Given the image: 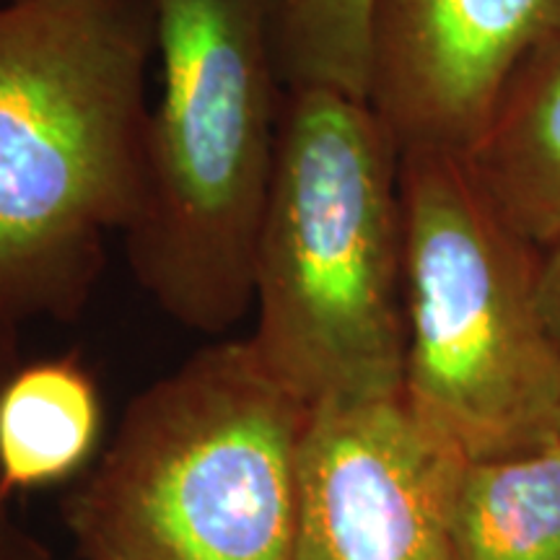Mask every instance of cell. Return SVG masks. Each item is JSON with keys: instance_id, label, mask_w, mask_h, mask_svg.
<instances>
[{"instance_id": "14", "label": "cell", "mask_w": 560, "mask_h": 560, "mask_svg": "<svg viewBox=\"0 0 560 560\" xmlns=\"http://www.w3.org/2000/svg\"><path fill=\"white\" fill-rule=\"evenodd\" d=\"M21 322L0 304V392L21 366Z\"/></svg>"}, {"instance_id": "13", "label": "cell", "mask_w": 560, "mask_h": 560, "mask_svg": "<svg viewBox=\"0 0 560 560\" xmlns=\"http://www.w3.org/2000/svg\"><path fill=\"white\" fill-rule=\"evenodd\" d=\"M540 301L545 317L560 340V242L540 257Z\"/></svg>"}, {"instance_id": "3", "label": "cell", "mask_w": 560, "mask_h": 560, "mask_svg": "<svg viewBox=\"0 0 560 560\" xmlns=\"http://www.w3.org/2000/svg\"><path fill=\"white\" fill-rule=\"evenodd\" d=\"M159 100L125 229L166 317L223 335L255 310V257L283 125L276 0H153Z\"/></svg>"}, {"instance_id": "11", "label": "cell", "mask_w": 560, "mask_h": 560, "mask_svg": "<svg viewBox=\"0 0 560 560\" xmlns=\"http://www.w3.org/2000/svg\"><path fill=\"white\" fill-rule=\"evenodd\" d=\"M374 0H276L285 89H332L366 100Z\"/></svg>"}, {"instance_id": "15", "label": "cell", "mask_w": 560, "mask_h": 560, "mask_svg": "<svg viewBox=\"0 0 560 560\" xmlns=\"http://www.w3.org/2000/svg\"><path fill=\"white\" fill-rule=\"evenodd\" d=\"M558 433H560V412H558Z\"/></svg>"}, {"instance_id": "2", "label": "cell", "mask_w": 560, "mask_h": 560, "mask_svg": "<svg viewBox=\"0 0 560 560\" xmlns=\"http://www.w3.org/2000/svg\"><path fill=\"white\" fill-rule=\"evenodd\" d=\"M255 314V353L312 408L402 395L400 151L366 100L285 94Z\"/></svg>"}, {"instance_id": "8", "label": "cell", "mask_w": 560, "mask_h": 560, "mask_svg": "<svg viewBox=\"0 0 560 560\" xmlns=\"http://www.w3.org/2000/svg\"><path fill=\"white\" fill-rule=\"evenodd\" d=\"M470 170L524 242L548 252L560 242V37L511 83Z\"/></svg>"}, {"instance_id": "9", "label": "cell", "mask_w": 560, "mask_h": 560, "mask_svg": "<svg viewBox=\"0 0 560 560\" xmlns=\"http://www.w3.org/2000/svg\"><path fill=\"white\" fill-rule=\"evenodd\" d=\"M102 436V395L79 355L16 369L0 392V486L13 495L83 470Z\"/></svg>"}, {"instance_id": "5", "label": "cell", "mask_w": 560, "mask_h": 560, "mask_svg": "<svg viewBox=\"0 0 560 560\" xmlns=\"http://www.w3.org/2000/svg\"><path fill=\"white\" fill-rule=\"evenodd\" d=\"M402 400L465 459L520 454L558 433L560 340L540 257L454 153L400 156Z\"/></svg>"}, {"instance_id": "12", "label": "cell", "mask_w": 560, "mask_h": 560, "mask_svg": "<svg viewBox=\"0 0 560 560\" xmlns=\"http://www.w3.org/2000/svg\"><path fill=\"white\" fill-rule=\"evenodd\" d=\"M0 560H52L47 545L11 511V493L0 486Z\"/></svg>"}, {"instance_id": "6", "label": "cell", "mask_w": 560, "mask_h": 560, "mask_svg": "<svg viewBox=\"0 0 560 560\" xmlns=\"http://www.w3.org/2000/svg\"><path fill=\"white\" fill-rule=\"evenodd\" d=\"M465 462L402 395L314 405L291 560H457L452 514Z\"/></svg>"}, {"instance_id": "10", "label": "cell", "mask_w": 560, "mask_h": 560, "mask_svg": "<svg viewBox=\"0 0 560 560\" xmlns=\"http://www.w3.org/2000/svg\"><path fill=\"white\" fill-rule=\"evenodd\" d=\"M452 532L457 560H560V433L520 454L467 459Z\"/></svg>"}, {"instance_id": "7", "label": "cell", "mask_w": 560, "mask_h": 560, "mask_svg": "<svg viewBox=\"0 0 560 560\" xmlns=\"http://www.w3.org/2000/svg\"><path fill=\"white\" fill-rule=\"evenodd\" d=\"M560 0H374L366 102L397 151L470 156Z\"/></svg>"}, {"instance_id": "4", "label": "cell", "mask_w": 560, "mask_h": 560, "mask_svg": "<svg viewBox=\"0 0 560 560\" xmlns=\"http://www.w3.org/2000/svg\"><path fill=\"white\" fill-rule=\"evenodd\" d=\"M312 405L219 340L130 400L62 503L86 560H291Z\"/></svg>"}, {"instance_id": "1", "label": "cell", "mask_w": 560, "mask_h": 560, "mask_svg": "<svg viewBox=\"0 0 560 560\" xmlns=\"http://www.w3.org/2000/svg\"><path fill=\"white\" fill-rule=\"evenodd\" d=\"M153 0H0V304L73 322L143 185Z\"/></svg>"}]
</instances>
